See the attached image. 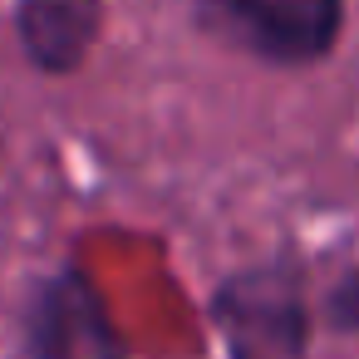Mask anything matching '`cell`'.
Masks as SVG:
<instances>
[{"label": "cell", "instance_id": "1", "mask_svg": "<svg viewBox=\"0 0 359 359\" xmlns=\"http://www.w3.org/2000/svg\"><path fill=\"white\" fill-rule=\"evenodd\" d=\"M217 30L271 60H315L339 30V0H207Z\"/></svg>", "mask_w": 359, "mask_h": 359}, {"label": "cell", "instance_id": "4", "mask_svg": "<svg viewBox=\"0 0 359 359\" xmlns=\"http://www.w3.org/2000/svg\"><path fill=\"white\" fill-rule=\"evenodd\" d=\"M99 30V0H25L20 6V35L35 65L69 69L89 50Z\"/></svg>", "mask_w": 359, "mask_h": 359}, {"label": "cell", "instance_id": "3", "mask_svg": "<svg viewBox=\"0 0 359 359\" xmlns=\"http://www.w3.org/2000/svg\"><path fill=\"white\" fill-rule=\"evenodd\" d=\"M40 349L45 359H118V339L109 334L94 295L79 280H60L40 300Z\"/></svg>", "mask_w": 359, "mask_h": 359}, {"label": "cell", "instance_id": "2", "mask_svg": "<svg viewBox=\"0 0 359 359\" xmlns=\"http://www.w3.org/2000/svg\"><path fill=\"white\" fill-rule=\"evenodd\" d=\"M222 325L236 359H305V315L280 276H241L222 290Z\"/></svg>", "mask_w": 359, "mask_h": 359}]
</instances>
